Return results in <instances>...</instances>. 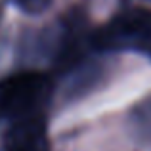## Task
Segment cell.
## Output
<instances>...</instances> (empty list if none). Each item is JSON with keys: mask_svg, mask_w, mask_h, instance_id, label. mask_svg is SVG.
<instances>
[{"mask_svg": "<svg viewBox=\"0 0 151 151\" xmlns=\"http://www.w3.org/2000/svg\"><path fill=\"white\" fill-rule=\"evenodd\" d=\"M92 42L100 50L134 46L151 54V10L136 8L117 15L109 25L94 33Z\"/></svg>", "mask_w": 151, "mask_h": 151, "instance_id": "1", "label": "cell"}, {"mask_svg": "<svg viewBox=\"0 0 151 151\" xmlns=\"http://www.w3.org/2000/svg\"><path fill=\"white\" fill-rule=\"evenodd\" d=\"M48 86V77L42 73H21L8 78L0 86V111L10 117L31 113Z\"/></svg>", "mask_w": 151, "mask_h": 151, "instance_id": "2", "label": "cell"}, {"mask_svg": "<svg viewBox=\"0 0 151 151\" xmlns=\"http://www.w3.org/2000/svg\"><path fill=\"white\" fill-rule=\"evenodd\" d=\"M15 2L21 10L29 12V14H40L52 4V0H15Z\"/></svg>", "mask_w": 151, "mask_h": 151, "instance_id": "3", "label": "cell"}]
</instances>
